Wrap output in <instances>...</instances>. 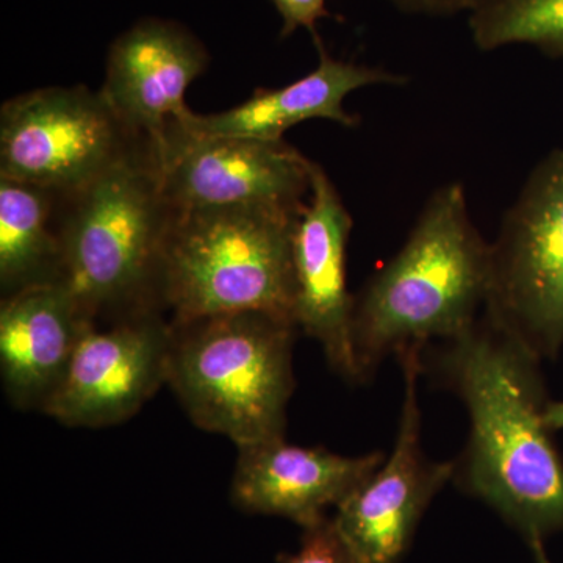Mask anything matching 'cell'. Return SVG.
Returning <instances> with one entry per match:
<instances>
[{
	"label": "cell",
	"mask_w": 563,
	"mask_h": 563,
	"mask_svg": "<svg viewBox=\"0 0 563 563\" xmlns=\"http://www.w3.org/2000/svg\"><path fill=\"white\" fill-rule=\"evenodd\" d=\"M173 210L229 206L301 209L313 162L285 140H195L168 135L155 154Z\"/></svg>",
	"instance_id": "obj_10"
},
{
	"label": "cell",
	"mask_w": 563,
	"mask_h": 563,
	"mask_svg": "<svg viewBox=\"0 0 563 563\" xmlns=\"http://www.w3.org/2000/svg\"><path fill=\"white\" fill-rule=\"evenodd\" d=\"M320 63L312 73L287 87L255 90L247 101L213 114L188 111L174 122L168 135L184 139H252L279 141L303 121L329 120L343 128H357L361 118L344 109L351 92L372 85L407 84V77L372 66L339 60L317 43Z\"/></svg>",
	"instance_id": "obj_14"
},
{
	"label": "cell",
	"mask_w": 563,
	"mask_h": 563,
	"mask_svg": "<svg viewBox=\"0 0 563 563\" xmlns=\"http://www.w3.org/2000/svg\"><path fill=\"white\" fill-rule=\"evenodd\" d=\"M302 207L173 210L161 279L172 322L244 310L295 321L292 232Z\"/></svg>",
	"instance_id": "obj_5"
},
{
	"label": "cell",
	"mask_w": 563,
	"mask_h": 563,
	"mask_svg": "<svg viewBox=\"0 0 563 563\" xmlns=\"http://www.w3.org/2000/svg\"><path fill=\"white\" fill-rule=\"evenodd\" d=\"M209 60L184 25L147 18L111 44L101 95L122 128L158 154L172 124L191 111L185 92Z\"/></svg>",
	"instance_id": "obj_12"
},
{
	"label": "cell",
	"mask_w": 563,
	"mask_h": 563,
	"mask_svg": "<svg viewBox=\"0 0 563 563\" xmlns=\"http://www.w3.org/2000/svg\"><path fill=\"white\" fill-rule=\"evenodd\" d=\"M399 10L420 14H453L477 9L484 0H390Z\"/></svg>",
	"instance_id": "obj_20"
},
{
	"label": "cell",
	"mask_w": 563,
	"mask_h": 563,
	"mask_svg": "<svg viewBox=\"0 0 563 563\" xmlns=\"http://www.w3.org/2000/svg\"><path fill=\"white\" fill-rule=\"evenodd\" d=\"M298 553L285 563H358L350 547L336 531L332 518H325L312 528L303 529Z\"/></svg>",
	"instance_id": "obj_18"
},
{
	"label": "cell",
	"mask_w": 563,
	"mask_h": 563,
	"mask_svg": "<svg viewBox=\"0 0 563 563\" xmlns=\"http://www.w3.org/2000/svg\"><path fill=\"white\" fill-rule=\"evenodd\" d=\"M172 324L155 312L92 324L43 412L69 428H106L132 418L168 380Z\"/></svg>",
	"instance_id": "obj_9"
},
{
	"label": "cell",
	"mask_w": 563,
	"mask_h": 563,
	"mask_svg": "<svg viewBox=\"0 0 563 563\" xmlns=\"http://www.w3.org/2000/svg\"><path fill=\"white\" fill-rule=\"evenodd\" d=\"M543 422L551 432L563 429V401H548L544 407Z\"/></svg>",
	"instance_id": "obj_21"
},
{
	"label": "cell",
	"mask_w": 563,
	"mask_h": 563,
	"mask_svg": "<svg viewBox=\"0 0 563 563\" xmlns=\"http://www.w3.org/2000/svg\"><path fill=\"white\" fill-rule=\"evenodd\" d=\"M58 196L0 177V285L7 296L62 280L60 239L52 222Z\"/></svg>",
	"instance_id": "obj_16"
},
{
	"label": "cell",
	"mask_w": 563,
	"mask_h": 563,
	"mask_svg": "<svg viewBox=\"0 0 563 563\" xmlns=\"http://www.w3.org/2000/svg\"><path fill=\"white\" fill-rule=\"evenodd\" d=\"M492 243L474 224L461 181L433 191L401 250L355 298L352 350L358 383L385 358L454 339L487 306Z\"/></svg>",
	"instance_id": "obj_2"
},
{
	"label": "cell",
	"mask_w": 563,
	"mask_h": 563,
	"mask_svg": "<svg viewBox=\"0 0 563 563\" xmlns=\"http://www.w3.org/2000/svg\"><path fill=\"white\" fill-rule=\"evenodd\" d=\"M470 31L484 52L529 44L563 58V0H484L470 13Z\"/></svg>",
	"instance_id": "obj_17"
},
{
	"label": "cell",
	"mask_w": 563,
	"mask_h": 563,
	"mask_svg": "<svg viewBox=\"0 0 563 563\" xmlns=\"http://www.w3.org/2000/svg\"><path fill=\"white\" fill-rule=\"evenodd\" d=\"M385 454L346 457L324 448H302L284 439L239 448L232 499L246 512L288 518L303 529L328 518L331 507L361 487Z\"/></svg>",
	"instance_id": "obj_13"
},
{
	"label": "cell",
	"mask_w": 563,
	"mask_h": 563,
	"mask_svg": "<svg viewBox=\"0 0 563 563\" xmlns=\"http://www.w3.org/2000/svg\"><path fill=\"white\" fill-rule=\"evenodd\" d=\"M282 18V38H287L298 29H306L313 36L314 43L320 38L317 22L331 16L325 2L328 0H269Z\"/></svg>",
	"instance_id": "obj_19"
},
{
	"label": "cell",
	"mask_w": 563,
	"mask_h": 563,
	"mask_svg": "<svg viewBox=\"0 0 563 563\" xmlns=\"http://www.w3.org/2000/svg\"><path fill=\"white\" fill-rule=\"evenodd\" d=\"M420 352L409 350L398 355L404 399L391 453L336 507L332 517L358 563L401 561L429 504L454 477V462H433L422 450Z\"/></svg>",
	"instance_id": "obj_8"
},
{
	"label": "cell",
	"mask_w": 563,
	"mask_h": 563,
	"mask_svg": "<svg viewBox=\"0 0 563 563\" xmlns=\"http://www.w3.org/2000/svg\"><path fill=\"white\" fill-rule=\"evenodd\" d=\"M420 361L468 413L453 479L523 533L537 562H548L543 540L563 532V462L543 422L540 358L484 310L454 339L426 346Z\"/></svg>",
	"instance_id": "obj_1"
},
{
	"label": "cell",
	"mask_w": 563,
	"mask_h": 563,
	"mask_svg": "<svg viewBox=\"0 0 563 563\" xmlns=\"http://www.w3.org/2000/svg\"><path fill=\"white\" fill-rule=\"evenodd\" d=\"M58 224L62 282L81 309L101 314L155 312L173 209L147 141L139 140L81 190L65 196Z\"/></svg>",
	"instance_id": "obj_3"
},
{
	"label": "cell",
	"mask_w": 563,
	"mask_h": 563,
	"mask_svg": "<svg viewBox=\"0 0 563 563\" xmlns=\"http://www.w3.org/2000/svg\"><path fill=\"white\" fill-rule=\"evenodd\" d=\"M139 140L122 128L101 91L84 85L41 88L10 99L0 110V177L65 198Z\"/></svg>",
	"instance_id": "obj_7"
},
{
	"label": "cell",
	"mask_w": 563,
	"mask_h": 563,
	"mask_svg": "<svg viewBox=\"0 0 563 563\" xmlns=\"http://www.w3.org/2000/svg\"><path fill=\"white\" fill-rule=\"evenodd\" d=\"M169 324L166 384L191 421L236 448L284 439L296 385L295 321L244 310Z\"/></svg>",
	"instance_id": "obj_4"
},
{
	"label": "cell",
	"mask_w": 563,
	"mask_h": 563,
	"mask_svg": "<svg viewBox=\"0 0 563 563\" xmlns=\"http://www.w3.org/2000/svg\"><path fill=\"white\" fill-rule=\"evenodd\" d=\"M352 217L335 184L313 162L312 187L292 232L296 325L320 343L329 365L358 383L352 350L355 296L347 290Z\"/></svg>",
	"instance_id": "obj_11"
},
{
	"label": "cell",
	"mask_w": 563,
	"mask_h": 563,
	"mask_svg": "<svg viewBox=\"0 0 563 563\" xmlns=\"http://www.w3.org/2000/svg\"><path fill=\"white\" fill-rule=\"evenodd\" d=\"M485 313L540 361L563 346V150L537 163L504 214Z\"/></svg>",
	"instance_id": "obj_6"
},
{
	"label": "cell",
	"mask_w": 563,
	"mask_h": 563,
	"mask_svg": "<svg viewBox=\"0 0 563 563\" xmlns=\"http://www.w3.org/2000/svg\"><path fill=\"white\" fill-rule=\"evenodd\" d=\"M92 324L65 282L7 296L0 309V372L10 401L43 409Z\"/></svg>",
	"instance_id": "obj_15"
}]
</instances>
